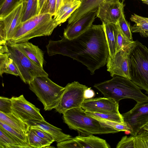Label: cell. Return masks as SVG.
<instances>
[{
	"label": "cell",
	"mask_w": 148,
	"mask_h": 148,
	"mask_svg": "<svg viewBox=\"0 0 148 148\" xmlns=\"http://www.w3.org/2000/svg\"><path fill=\"white\" fill-rule=\"evenodd\" d=\"M140 130L148 133V123L143 127Z\"/></svg>",
	"instance_id": "obj_44"
},
{
	"label": "cell",
	"mask_w": 148,
	"mask_h": 148,
	"mask_svg": "<svg viewBox=\"0 0 148 148\" xmlns=\"http://www.w3.org/2000/svg\"><path fill=\"white\" fill-rule=\"evenodd\" d=\"M122 0V2H123L125 0Z\"/></svg>",
	"instance_id": "obj_49"
},
{
	"label": "cell",
	"mask_w": 148,
	"mask_h": 148,
	"mask_svg": "<svg viewBox=\"0 0 148 148\" xmlns=\"http://www.w3.org/2000/svg\"><path fill=\"white\" fill-rule=\"evenodd\" d=\"M12 113L24 121L45 120L40 112V110L27 101L23 95L12 97Z\"/></svg>",
	"instance_id": "obj_12"
},
{
	"label": "cell",
	"mask_w": 148,
	"mask_h": 148,
	"mask_svg": "<svg viewBox=\"0 0 148 148\" xmlns=\"http://www.w3.org/2000/svg\"><path fill=\"white\" fill-rule=\"evenodd\" d=\"M108 47L109 56L108 58L113 59L116 53L118 25L112 23L102 22Z\"/></svg>",
	"instance_id": "obj_19"
},
{
	"label": "cell",
	"mask_w": 148,
	"mask_h": 148,
	"mask_svg": "<svg viewBox=\"0 0 148 148\" xmlns=\"http://www.w3.org/2000/svg\"><path fill=\"white\" fill-rule=\"evenodd\" d=\"M0 148H21L10 136L0 128Z\"/></svg>",
	"instance_id": "obj_30"
},
{
	"label": "cell",
	"mask_w": 148,
	"mask_h": 148,
	"mask_svg": "<svg viewBox=\"0 0 148 148\" xmlns=\"http://www.w3.org/2000/svg\"><path fill=\"white\" fill-rule=\"evenodd\" d=\"M143 18L145 19V21L148 23V18L145 17H142Z\"/></svg>",
	"instance_id": "obj_47"
},
{
	"label": "cell",
	"mask_w": 148,
	"mask_h": 148,
	"mask_svg": "<svg viewBox=\"0 0 148 148\" xmlns=\"http://www.w3.org/2000/svg\"><path fill=\"white\" fill-rule=\"evenodd\" d=\"M27 136L28 143L31 148H45L51 144L39 137L30 127Z\"/></svg>",
	"instance_id": "obj_26"
},
{
	"label": "cell",
	"mask_w": 148,
	"mask_h": 148,
	"mask_svg": "<svg viewBox=\"0 0 148 148\" xmlns=\"http://www.w3.org/2000/svg\"><path fill=\"white\" fill-rule=\"evenodd\" d=\"M135 42L117 52L113 59L108 58L107 71L111 76L116 75L130 79V54Z\"/></svg>",
	"instance_id": "obj_10"
},
{
	"label": "cell",
	"mask_w": 148,
	"mask_h": 148,
	"mask_svg": "<svg viewBox=\"0 0 148 148\" xmlns=\"http://www.w3.org/2000/svg\"><path fill=\"white\" fill-rule=\"evenodd\" d=\"M63 114L64 121L69 128L77 131L83 136L118 132L104 126L98 120L87 114L81 107L69 110Z\"/></svg>",
	"instance_id": "obj_4"
},
{
	"label": "cell",
	"mask_w": 148,
	"mask_h": 148,
	"mask_svg": "<svg viewBox=\"0 0 148 148\" xmlns=\"http://www.w3.org/2000/svg\"><path fill=\"white\" fill-rule=\"evenodd\" d=\"M50 56L60 54L69 57L85 66L91 75L107 63L108 46L102 24L92 25L85 32L69 40H50L46 46Z\"/></svg>",
	"instance_id": "obj_1"
},
{
	"label": "cell",
	"mask_w": 148,
	"mask_h": 148,
	"mask_svg": "<svg viewBox=\"0 0 148 148\" xmlns=\"http://www.w3.org/2000/svg\"><path fill=\"white\" fill-rule=\"evenodd\" d=\"M82 148H109L110 145L104 139L93 135L79 136L74 138Z\"/></svg>",
	"instance_id": "obj_22"
},
{
	"label": "cell",
	"mask_w": 148,
	"mask_h": 148,
	"mask_svg": "<svg viewBox=\"0 0 148 148\" xmlns=\"http://www.w3.org/2000/svg\"><path fill=\"white\" fill-rule=\"evenodd\" d=\"M95 95L94 91L90 88H88L85 90L84 97L85 99L92 98Z\"/></svg>",
	"instance_id": "obj_41"
},
{
	"label": "cell",
	"mask_w": 148,
	"mask_h": 148,
	"mask_svg": "<svg viewBox=\"0 0 148 148\" xmlns=\"http://www.w3.org/2000/svg\"><path fill=\"white\" fill-rule=\"evenodd\" d=\"M77 0V1H81L82 0Z\"/></svg>",
	"instance_id": "obj_51"
},
{
	"label": "cell",
	"mask_w": 148,
	"mask_h": 148,
	"mask_svg": "<svg viewBox=\"0 0 148 148\" xmlns=\"http://www.w3.org/2000/svg\"><path fill=\"white\" fill-rule=\"evenodd\" d=\"M24 3L22 2L8 15L0 18V44L10 40L22 23Z\"/></svg>",
	"instance_id": "obj_11"
},
{
	"label": "cell",
	"mask_w": 148,
	"mask_h": 148,
	"mask_svg": "<svg viewBox=\"0 0 148 148\" xmlns=\"http://www.w3.org/2000/svg\"><path fill=\"white\" fill-rule=\"evenodd\" d=\"M130 57V80L148 94V49L136 40Z\"/></svg>",
	"instance_id": "obj_5"
},
{
	"label": "cell",
	"mask_w": 148,
	"mask_h": 148,
	"mask_svg": "<svg viewBox=\"0 0 148 148\" xmlns=\"http://www.w3.org/2000/svg\"><path fill=\"white\" fill-rule=\"evenodd\" d=\"M120 0H82L79 7L71 15L68 24L75 21L84 14L98 8L100 4L107 1Z\"/></svg>",
	"instance_id": "obj_21"
},
{
	"label": "cell",
	"mask_w": 148,
	"mask_h": 148,
	"mask_svg": "<svg viewBox=\"0 0 148 148\" xmlns=\"http://www.w3.org/2000/svg\"><path fill=\"white\" fill-rule=\"evenodd\" d=\"M4 1V0H0V5Z\"/></svg>",
	"instance_id": "obj_48"
},
{
	"label": "cell",
	"mask_w": 148,
	"mask_h": 148,
	"mask_svg": "<svg viewBox=\"0 0 148 148\" xmlns=\"http://www.w3.org/2000/svg\"><path fill=\"white\" fill-rule=\"evenodd\" d=\"M29 85V89L42 103L46 111L55 108L65 89L53 82L48 76L36 77Z\"/></svg>",
	"instance_id": "obj_6"
},
{
	"label": "cell",
	"mask_w": 148,
	"mask_h": 148,
	"mask_svg": "<svg viewBox=\"0 0 148 148\" xmlns=\"http://www.w3.org/2000/svg\"><path fill=\"white\" fill-rule=\"evenodd\" d=\"M73 3V2L66 3L62 5L54 16L56 20L57 21L64 14L72 7Z\"/></svg>",
	"instance_id": "obj_40"
},
{
	"label": "cell",
	"mask_w": 148,
	"mask_h": 148,
	"mask_svg": "<svg viewBox=\"0 0 148 148\" xmlns=\"http://www.w3.org/2000/svg\"><path fill=\"white\" fill-rule=\"evenodd\" d=\"M0 121L6 124L17 132L26 134L30 128L29 125L12 112L5 114L0 111Z\"/></svg>",
	"instance_id": "obj_20"
},
{
	"label": "cell",
	"mask_w": 148,
	"mask_h": 148,
	"mask_svg": "<svg viewBox=\"0 0 148 148\" xmlns=\"http://www.w3.org/2000/svg\"><path fill=\"white\" fill-rule=\"evenodd\" d=\"M53 16L49 13L40 14L22 22L9 40L17 43L36 37L51 35L59 25Z\"/></svg>",
	"instance_id": "obj_3"
},
{
	"label": "cell",
	"mask_w": 148,
	"mask_h": 148,
	"mask_svg": "<svg viewBox=\"0 0 148 148\" xmlns=\"http://www.w3.org/2000/svg\"><path fill=\"white\" fill-rule=\"evenodd\" d=\"M57 147L59 148H80L79 144L74 138L57 143Z\"/></svg>",
	"instance_id": "obj_38"
},
{
	"label": "cell",
	"mask_w": 148,
	"mask_h": 148,
	"mask_svg": "<svg viewBox=\"0 0 148 148\" xmlns=\"http://www.w3.org/2000/svg\"><path fill=\"white\" fill-rule=\"evenodd\" d=\"M23 1L21 0H4L0 4V18L8 15Z\"/></svg>",
	"instance_id": "obj_27"
},
{
	"label": "cell",
	"mask_w": 148,
	"mask_h": 148,
	"mask_svg": "<svg viewBox=\"0 0 148 148\" xmlns=\"http://www.w3.org/2000/svg\"><path fill=\"white\" fill-rule=\"evenodd\" d=\"M88 115L95 118L119 122H123V117L120 114H110L92 112L85 110Z\"/></svg>",
	"instance_id": "obj_29"
},
{
	"label": "cell",
	"mask_w": 148,
	"mask_h": 148,
	"mask_svg": "<svg viewBox=\"0 0 148 148\" xmlns=\"http://www.w3.org/2000/svg\"><path fill=\"white\" fill-rule=\"evenodd\" d=\"M63 0H56V14L60 7L63 5Z\"/></svg>",
	"instance_id": "obj_43"
},
{
	"label": "cell",
	"mask_w": 148,
	"mask_h": 148,
	"mask_svg": "<svg viewBox=\"0 0 148 148\" xmlns=\"http://www.w3.org/2000/svg\"><path fill=\"white\" fill-rule=\"evenodd\" d=\"M6 45L10 56L18 71L19 76L25 83L29 84L36 77L48 76L43 68L38 66L27 57L14 42L9 40Z\"/></svg>",
	"instance_id": "obj_7"
},
{
	"label": "cell",
	"mask_w": 148,
	"mask_h": 148,
	"mask_svg": "<svg viewBox=\"0 0 148 148\" xmlns=\"http://www.w3.org/2000/svg\"><path fill=\"white\" fill-rule=\"evenodd\" d=\"M46 0H38V14L42 9Z\"/></svg>",
	"instance_id": "obj_42"
},
{
	"label": "cell",
	"mask_w": 148,
	"mask_h": 148,
	"mask_svg": "<svg viewBox=\"0 0 148 148\" xmlns=\"http://www.w3.org/2000/svg\"><path fill=\"white\" fill-rule=\"evenodd\" d=\"M130 19L135 23L131 27L132 32H138L143 37H148V23L142 16L134 14L131 15Z\"/></svg>",
	"instance_id": "obj_24"
},
{
	"label": "cell",
	"mask_w": 148,
	"mask_h": 148,
	"mask_svg": "<svg viewBox=\"0 0 148 148\" xmlns=\"http://www.w3.org/2000/svg\"><path fill=\"white\" fill-rule=\"evenodd\" d=\"M14 43L19 50L29 59L38 66L43 68L45 61L44 53L38 46L28 41Z\"/></svg>",
	"instance_id": "obj_17"
},
{
	"label": "cell",
	"mask_w": 148,
	"mask_h": 148,
	"mask_svg": "<svg viewBox=\"0 0 148 148\" xmlns=\"http://www.w3.org/2000/svg\"><path fill=\"white\" fill-rule=\"evenodd\" d=\"M60 100L54 109L60 114H64L67 111L80 107L85 100L84 93L88 88L78 82L74 81L68 84Z\"/></svg>",
	"instance_id": "obj_8"
},
{
	"label": "cell",
	"mask_w": 148,
	"mask_h": 148,
	"mask_svg": "<svg viewBox=\"0 0 148 148\" xmlns=\"http://www.w3.org/2000/svg\"><path fill=\"white\" fill-rule=\"evenodd\" d=\"M81 1L73 0V3L72 7L57 21L59 25L65 22L69 18L72 14L80 6Z\"/></svg>",
	"instance_id": "obj_36"
},
{
	"label": "cell",
	"mask_w": 148,
	"mask_h": 148,
	"mask_svg": "<svg viewBox=\"0 0 148 148\" xmlns=\"http://www.w3.org/2000/svg\"><path fill=\"white\" fill-rule=\"evenodd\" d=\"M21 0L22 1H25V0Z\"/></svg>",
	"instance_id": "obj_50"
},
{
	"label": "cell",
	"mask_w": 148,
	"mask_h": 148,
	"mask_svg": "<svg viewBox=\"0 0 148 148\" xmlns=\"http://www.w3.org/2000/svg\"><path fill=\"white\" fill-rule=\"evenodd\" d=\"M118 25V32L116 47V53L119 51L131 44L133 41L130 40L120 29Z\"/></svg>",
	"instance_id": "obj_32"
},
{
	"label": "cell",
	"mask_w": 148,
	"mask_h": 148,
	"mask_svg": "<svg viewBox=\"0 0 148 148\" xmlns=\"http://www.w3.org/2000/svg\"><path fill=\"white\" fill-rule=\"evenodd\" d=\"M27 123L30 127H35L42 130L51 135L55 141L57 143L70 139L71 136L64 133L62 130L49 124L45 120L40 121H30Z\"/></svg>",
	"instance_id": "obj_16"
},
{
	"label": "cell",
	"mask_w": 148,
	"mask_h": 148,
	"mask_svg": "<svg viewBox=\"0 0 148 148\" xmlns=\"http://www.w3.org/2000/svg\"><path fill=\"white\" fill-rule=\"evenodd\" d=\"M94 87L103 95L117 102L122 99H131L137 103L148 100V96L143 93L140 89L131 80L116 75L111 79L95 84Z\"/></svg>",
	"instance_id": "obj_2"
},
{
	"label": "cell",
	"mask_w": 148,
	"mask_h": 148,
	"mask_svg": "<svg viewBox=\"0 0 148 148\" xmlns=\"http://www.w3.org/2000/svg\"><path fill=\"white\" fill-rule=\"evenodd\" d=\"M135 136H123L117 144L116 148H135Z\"/></svg>",
	"instance_id": "obj_34"
},
{
	"label": "cell",
	"mask_w": 148,
	"mask_h": 148,
	"mask_svg": "<svg viewBox=\"0 0 148 148\" xmlns=\"http://www.w3.org/2000/svg\"><path fill=\"white\" fill-rule=\"evenodd\" d=\"M0 128L10 136L21 148H31L27 141L26 134L17 132L6 124L0 121Z\"/></svg>",
	"instance_id": "obj_23"
},
{
	"label": "cell",
	"mask_w": 148,
	"mask_h": 148,
	"mask_svg": "<svg viewBox=\"0 0 148 148\" xmlns=\"http://www.w3.org/2000/svg\"><path fill=\"white\" fill-rule=\"evenodd\" d=\"M30 128L37 135L42 139L48 141L51 144L55 142V140L53 137L45 131L37 128Z\"/></svg>",
	"instance_id": "obj_39"
},
{
	"label": "cell",
	"mask_w": 148,
	"mask_h": 148,
	"mask_svg": "<svg viewBox=\"0 0 148 148\" xmlns=\"http://www.w3.org/2000/svg\"><path fill=\"white\" fill-rule=\"evenodd\" d=\"M135 148H148V133L140 130L135 136Z\"/></svg>",
	"instance_id": "obj_33"
},
{
	"label": "cell",
	"mask_w": 148,
	"mask_h": 148,
	"mask_svg": "<svg viewBox=\"0 0 148 148\" xmlns=\"http://www.w3.org/2000/svg\"><path fill=\"white\" fill-rule=\"evenodd\" d=\"M142 1L143 3L148 5V0H140Z\"/></svg>",
	"instance_id": "obj_46"
},
{
	"label": "cell",
	"mask_w": 148,
	"mask_h": 148,
	"mask_svg": "<svg viewBox=\"0 0 148 148\" xmlns=\"http://www.w3.org/2000/svg\"><path fill=\"white\" fill-rule=\"evenodd\" d=\"M23 1L24 8L21 19L22 22L39 14L38 0H25Z\"/></svg>",
	"instance_id": "obj_25"
},
{
	"label": "cell",
	"mask_w": 148,
	"mask_h": 148,
	"mask_svg": "<svg viewBox=\"0 0 148 148\" xmlns=\"http://www.w3.org/2000/svg\"><path fill=\"white\" fill-rule=\"evenodd\" d=\"M124 6L123 2L120 0L104 1L98 6L96 16L102 22L117 25Z\"/></svg>",
	"instance_id": "obj_13"
},
{
	"label": "cell",
	"mask_w": 148,
	"mask_h": 148,
	"mask_svg": "<svg viewBox=\"0 0 148 148\" xmlns=\"http://www.w3.org/2000/svg\"><path fill=\"white\" fill-rule=\"evenodd\" d=\"M121 32L130 40L133 41L130 25L126 20L123 10L117 24Z\"/></svg>",
	"instance_id": "obj_31"
},
{
	"label": "cell",
	"mask_w": 148,
	"mask_h": 148,
	"mask_svg": "<svg viewBox=\"0 0 148 148\" xmlns=\"http://www.w3.org/2000/svg\"><path fill=\"white\" fill-rule=\"evenodd\" d=\"M73 0H63V4L68 2H73Z\"/></svg>",
	"instance_id": "obj_45"
},
{
	"label": "cell",
	"mask_w": 148,
	"mask_h": 148,
	"mask_svg": "<svg viewBox=\"0 0 148 148\" xmlns=\"http://www.w3.org/2000/svg\"><path fill=\"white\" fill-rule=\"evenodd\" d=\"M97 10L86 14L75 21L68 24L64 29L63 36L71 40L85 32L92 25L97 15Z\"/></svg>",
	"instance_id": "obj_15"
},
{
	"label": "cell",
	"mask_w": 148,
	"mask_h": 148,
	"mask_svg": "<svg viewBox=\"0 0 148 148\" xmlns=\"http://www.w3.org/2000/svg\"><path fill=\"white\" fill-rule=\"evenodd\" d=\"M56 0H46L39 14L49 13L54 16L56 14Z\"/></svg>",
	"instance_id": "obj_35"
},
{
	"label": "cell",
	"mask_w": 148,
	"mask_h": 148,
	"mask_svg": "<svg viewBox=\"0 0 148 148\" xmlns=\"http://www.w3.org/2000/svg\"><path fill=\"white\" fill-rule=\"evenodd\" d=\"M0 75L4 73L19 76L18 71L12 59L10 57L6 44H0Z\"/></svg>",
	"instance_id": "obj_18"
},
{
	"label": "cell",
	"mask_w": 148,
	"mask_h": 148,
	"mask_svg": "<svg viewBox=\"0 0 148 148\" xmlns=\"http://www.w3.org/2000/svg\"><path fill=\"white\" fill-rule=\"evenodd\" d=\"M12 101L11 98L0 96V112L5 114L12 113Z\"/></svg>",
	"instance_id": "obj_37"
},
{
	"label": "cell",
	"mask_w": 148,
	"mask_h": 148,
	"mask_svg": "<svg viewBox=\"0 0 148 148\" xmlns=\"http://www.w3.org/2000/svg\"><path fill=\"white\" fill-rule=\"evenodd\" d=\"M95 119L102 123L104 126L112 128L118 132L129 131L130 132L131 130L130 127L124 121L119 122L98 118Z\"/></svg>",
	"instance_id": "obj_28"
},
{
	"label": "cell",
	"mask_w": 148,
	"mask_h": 148,
	"mask_svg": "<svg viewBox=\"0 0 148 148\" xmlns=\"http://www.w3.org/2000/svg\"><path fill=\"white\" fill-rule=\"evenodd\" d=\"M121 114L124 121L131 129V135L136 136L148 123V100L137 103L132 109Z\"/></svg>",
	"instance_id": "obj_9"
},
{
	"label": "cell",
	"mask_w": 148,
	"mask_h": 148,
	"mask_svg": "<svg viewBox=\"0 0 148 148\" xmlns=\"http://www.w3.org/2000/svg\"><path fill=\"white\" fill-rule=\"evenodd\" d=\"M85 111L100 113L120 114L119 103L105 97L84 100L81 107Z\"/></svg>",
	"instance_id": "obj_14"
}]
</instances>
